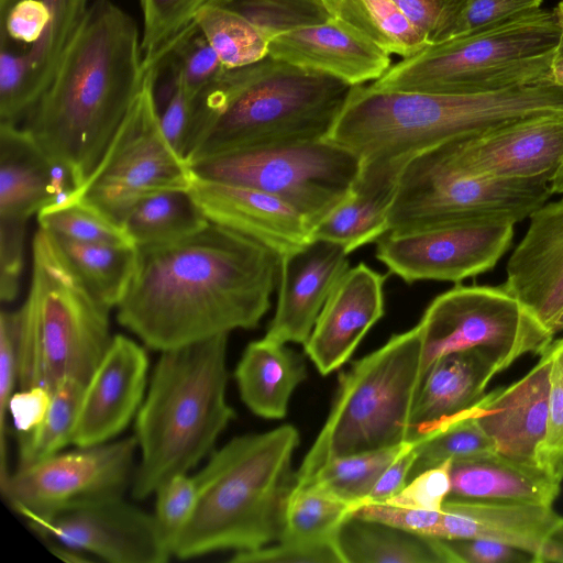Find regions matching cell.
<instances>
[{
  "mask_svg": "<svg viewBox=\"0 0 563 563\" xmlns=\"http://www.w3.org/2000/svg\"><path fill=\"white\" fill-rule=\"evenodd\" d=\"M277 275L274 251L210 222L185 239L137 247L118 321L159 352L254 329L271 307Z\"/></svg>",
  "mask_w": 563,
  "mask_h": 563,
  "instance_id": "obj_1",
  "label": "cell"
},
{
  "mask_svg": "<svg viewBox=\"0 0 563 563\" xmlns=\"http://www.w3.org/2000/svg\"><path fill=\"white\" fill-rule=\"evenodd\" d=\"M145 78L135 21L111 0H93L23 129L66 167L76 190L91 175Z\"/></svg>",
  "mask_w": 563,
  "mask_h": 563,
  "instance_id": "obj_2",
  "label": "cell"
},
{
  "mask_svg": "<svg viewBox=\"0 0 563 563\" xmlns=\"http://www.w3.org/2000/svg\"><path fill=\"white\" fill-rule=\"evenodd\" d=\"M545 115H563V86L552 80L464 95L356 85L328 139L362 167L402 169L426 151Z\"/></svg>",
  "mask_w": 563,
  "mask_h": 563,
  "instance_id": "obj_3",
  "label": "cell"
},
{
  "mask_svg": "<svg viewBox=\"0 0 563 563\" xmlns=\"http://www.w3.org/2000/svg\"><path fill=\"white\" fill-rule=\"evenodd\" d=\"M352 88L269 55L224 69L192 98L186 161L328 139Z\"/></svg>",
  "mask_w": 563,
  "mask_h": 563,
  "instance_id": "obj_4",
  "label": "cell"
},
{
  "mask_svg": "<svg viewBox=\"0 0 563 563\" xmlns=\"http://www.w3.org/2000/svg\"><path fill=\"white\" fill-rule=\"evenodd\" d=\"M299 442L298 430L283 424L236 437L216 451L196 474L197 500L173 556L187 560L278 542L297 486L292 456Z\"/></svg>",
  "mask_w": 563,
  "mask_h": 563,
  "instance_id": "obj_5",
  "label": "cell"
},
{
  "mask_svg": "<svg viewBox=\"0 0 563 563\" xmlns=\"http://www.w3.org/2000/svg\"><path fill=\"white\" fill-rule=\"evenodd\" d=\"M227 346L228 334H219L161 352L136 413L135 499L196 466L234 417L225 398Z\"/></svg>",
  "mask_w": 563,
  "mask_h": 563,
  "instance_id": "obj_6",
  "label": "cell"
},
{
  "mask_svg": "<svg viewBox=\"0 0 563 563\" xmlns=\"http://www.w3.org/2000/svg\"><path fill=\"white\" fill-rule=\"evenodd\" d=\"M109 310L82 286L48 233L36 232L32 276L18 319V384L53 391L66 380L87 385L112 338Z\"/></svg>",
  "mask_w": 563,
  "mask_h": 563,
  "instance_id": "obj_7",
  "label": "cell"
},
{
  "mask_svg": "<svg viewBox=\"0 0 563 563\" xmlns=\"http://www.w3.org/2000/svg\"><path fill=\"white\" fill-rule=\"evenodd\" d=\"M562 26L555 10L537 9L473 34L426 46L371 86L376 89L464 95L551 79Z\"/></svg>",
  "mask_w": 563,
  "mask_h": 563,
  "instance_id": "obj_8",
  "label": "cell"
},
{
  "mask_svg": "<svg viewBox=\"0 0 563 563\" xmlns=\"http://www.w3.org/2000/svg\"><path fill=\"white\" fill-rule=\"evenodd\" d=\"M419 324L393 335L340 377L331 411L297 470L306 485L330 460L408 442L411 412L422 386Z\"/></svg>",
  "mask_w": 563,
  "mask_h": 563,
  "instance_id": "obj_9",
  "label": "cell"
},
{
  "mask_svg": "<svg viewBox=\"0 0 563 563\" xmlns=\"http://www.w3.org/2000/svg\"><path fill=\"white\" fill-rule=\"evenodd\" d=\"M196 177L271 194L297 210L310 229L346 198L362 162L329 140L245 148L190 165Z\"/></svg>",
  "mask_w": 563,
  "mask_h": 563,
  "instance_id": "obj_10",
  "label": "cell"
},
{
  "mask_svg": "<svg viewBox=\"0 0 563 563\" xmlns=\"http://www.w3.org/2000/svg\"><path fill=\"white\" fill-rule=\"evenodd\" d=\"M552 195L550 181L473 177L448 167L434 148L404 166L388 213V232L507 221L531 216Z\"/></svg>",
  "mask_w": 563,
  "mask_h": 563,
  "instance_id": "obj_11",
  "label": "cell"
},
{
  "mask_svg": "<svg viewBox=\"0 0 563 563\" xmlns=\"http://www.w3.org/2000/svg\"><path fill=\"white\" fill-rule=\"evenodd\" d=\"M190 165L166 140L145 78L126 117L87 180L69 199L80 200L122 224L143 199L166 190H189Z\"/></svg>",
  "mask_w": 563,
  "mask_h": 563,
  "instance_id": "obj_12",
  "label": "cell"
},
{
  "mask_svg": "<svg viewBox=\"0 0 563 563\" xmlns=\"http://www.w3.org/2000/svg\"><path fill=\"white\" fill-rule=\"evenodd\" d=\"M421 376L441 356L483 349L507 368L519 357L541 354L553 334L504 286H456L435 297L418 323Z\"/></svg>",
  "mask_w": 563,
  "mask_h": 563,
  "instance_id": "obj_13",
  "label": "cell"
},
{
  "mask_svg": "<svg viewBox=\"0 0 563 563\" xmlns=\"http://www.w3.org/2000/svg\"><path fill=\"white\" fill-rule=\"evenodd\" d=\"M91 0H0V122L25 118L53 79Z\"/></svg>",
  "mask_w": 563,
  "mask_h": 563,
  "instance_id": "obj_14",
  "label": "cell"
},
{
  "mask_svg": "<svg viewBox=\"0 0 563 563\" xmlns=\"http://www.w3.org/2000/svg\"><path fill=\"white\" fill-rule=\"evenodd\" d=\"M137 449L134 435L59 452L16 467L0 492L26 520L120 498L131 487Z\"/></svg>",
  "mask_w": 563,
  "mask_h": 563,
  "instance_id": "obj_15",
  "label": "cell"
},
{
  "mask_svg": "<svg viewBox=\"0 0 563 563\" xmlns=\"http://www.w3.org/2000/svg\"><path fill=\"white\" fill-rule=\"evenodd\" d=\"M514 225L478 221L387 232L377 240L375 255L390 274L408 284L459 283L495 267L511 244Z\"/></svg>",
  "mask_w": 563,
  "mask_h": 563,
  "instance_id": "obj_16",
  "label": "cell"
},
{
  "mask_svg": "<svg viewBox=\"0 0 563 563\" xmlns=\"http://www.w3.org/2000/svg\"><path fill=\"white\" fill-rule=\"evenodd\" d=\"M434 150L448 167L463 175L551 181L563 163V115L519 121Z\"/></svg>",
  "mask_w": 563,
  "mask_h": 563,
  "instance_id": "obj_17",
  "label": "cell"
},
{
  "mask_svg": "<svg viewBox=\"0 0 563 563\" xmlns=\"http://www.w3.org/2000/svg\"><path fill=\"white\" fill-rule=\"evenodd\" d=\"M27 521L41 536L111 563H164L172 556L154 515L123 497Z\"/></svg>",
  "mask_w": 563,
  "mask_h": 563,
  "instance_id": "obj_18",
  "label": "cell"
},
{
  "mask_svg": "<svg viewBox=\"0 0 563 563\" xmlns=\"http://www.w3.org/2000/svg\"><path fill=\"white\" fill-rule=\"evenodd\" d=\"M147 371L145 350L128 336H113L85 387L73 444H101L125 429L143 402Z\"/></svg>",
  "mask_w": 563,
  "mask_h": 563,
  "instance_id": "obj_19",
  "label": "cell"
},
{
  "mask_svg": "<svg viewBox=\"0 0 563 563\" xmlns=\"http://www.w3.org/2000/svg\"><path fill=\"white\" fill-rule=\"evenodd\" d=\"M551 366L550 344L523 377L485 394L473 407L476 421L496 452L531 467H540L539 455L547 434Z\"/></svg>",
  "mask_w": 563,
  "mask_h": 563,
  "instance_id": "obj_20",
  "label": "cell"
},
{
  "mask_svg": "<svg viewBox=\"0 0 563 563\" xmlns=\"http://www.w3.org/2000/svg\"><path fill=\"white\" fill-rule=\"evenodd\" d=\"M349 265L344 247L324 240H310L279 256L277 306L265 336L285 344H305Z\"/></svg>",
  "mask_w": 563,
  "mask_h": 563,
  "instance_id": "obj_21",
  "label": "cell"
},
{
  "mask_svg": "<svg viewBox=\"0 0 563 563\" xmlns=\"http://www.w3.org/2000/svg\"><path fill=\"white\" fill-rule=\"evenodd\" d=\"M386 276L360 263L339 279L303 344L320 374H331L345 364L384 316Z\"/></svg>",
  "mask_w": 563,
  "mask_h": 563,
  "instance_id": "obj_22",
  "label": "cell"
},
{
  "mask_svg": "<svg viewBox=\"0 0 563 563\" xmlns=\"http://www.w3.org/2000/svg\"><path fill=\"white\" fill-rule=\"evenodd\" d=\"M75 190L69 170L51 161L23 128L0 122V230L26 232L34 213Z\"/></svg>",
  "mask_w": 563,
  "mask_h": 563,
  "instance_id": "obj_23",
  "label": "cell"
},
{
  "mask_svg": "<svg viewBox=\"0 0 563 563\" xmlns=\"http://www.w3.org/2000/svg\"><path fill=\"white\" fill-rule=\"evenodd\" d=\"M189 192L210 222L244 234L278 256L311 240L306 219L265 191L194 175Z\"/></svg>",
  "mask_w": 563,
  "mask_h": 563,
  "instance_id": "obj_24",
  "label": "cell"
},
{
  "mask_svg": "<svg viewBox=\"0 0 563 563\" xmlns=\"http://www.w3.org/2000/svg\"><path fill=\"white\" fill-rule=\"evenodd\" d=\"M529 218L503 286L551 332L563 310V198L544 203Z\"/></svg>",
  "mask_w": 563,
  "mask_h": 563,
  "instance_id": "obj_25",
  "label": "cell"
},
{
  "mask_svg": "<svg viewBox=\"0 0 563 563\" xmlns=\"http://www.w3.org/2000/svg\"><path fill=\"white\" fill-rule=\"evenodd\" d=\"M268 55L352 86L375 81L391 66L387 52L334 16L274 36L268 42Z\"/></svg>",
  "mask_w": 563,
  "mask_h": 563,
  "instance_id": "obj_26",
  "label": "cell"
},
{
  "mask_svg": "<svg viewBox=\"0 0 563 563\" xmlns=\"http://www.w3.org/2000/svg\"><path fill=\"white\" fill-rule=\"evenodd\" d=\"M504 369L500 361L483 349L439 357L429 368L415 402L408 442H418L473 408L490 379Z\"/></svg>",
  "mask_w": 563,
  "mask_h": 563,
  "instance_id": "obj_27",
  "label": "cell"
},
{
  "mask_svg": "<svg viewBox=\"0 0 563 563\" xmlns=\"http://www.w3.org/2000/svg\"><path fill=\"white\" fill-rule=\"evenodd\" d=\"M563 517L552 505L448 498L437 538L486 539L532 553Z\"/></svg>",
  "mask_w": 563,
  "mask_h": 563,
  "instance_id": "obj_28",
  "label": "cell"
},
{
  "mask_svg": "<svg viewBox=\"0 0 563 563\" xmlns=\"http://www.w3.org/2000/svg\"><path fill=\"white\" fill-rule=\"evenodd\" d=\"M401 170L361 167L352 191L311 230V240L336 243L350 254L389 231L388 213Z\"/></svg>",
  "mask_w": 563,
  "mask_h": 563,
  "instance_id": "obj_29",
  "label": "cell"
},
{
  "mask_svg": "<svg viewBox=\"0 0 563 563\" xmlns=\"http://www.w3.org/2000/svg\"><path fill=\"white\" fill-rule=\"evenodd\" d=\"M560 484L540 467L494 452L452 462L448 498L552 505Z\"/></svg>",
  "mask_w": 563,
  "mask_h": 563,
  "instance_id": "obj_30",
  "label": "cell"
},
{
  "mask_svg": "<svg viewBox=\"0 0 563 563\" xmlns=\"http://www.w3.org/2000/svg\"><path fill=\"white\" fill-rule=\"evenodd\" d=\"M234 375L241 399L254 415L282 419L294 390L307 378V366L302 355L264 336L246 346Z\"/></svg>",
  "mask_w": 563,
  "mask_h": 563,
  "instance_id": "obj_31",
  "label": "cell"
},
{
  "mask_svg": "<svg viewBox=\"0 0 563 563\" xmlns=\"http://www.w3.org/2000/svg\"><path fill=\"white\" fill-rule=\"evenodd\" d=\"M344 563H454L443 539L350 515L336 533Z\"/></svg>",
  "mask_w": 563,
  "mask_h": 563,
  "instance_id": "obj_32",
  "label": "cell"
},
{
  "mask_svg": "<svg viewBox=\"0 0 563 563\" xmlns=\"http://www.w3.org/2000/svg\"><path fill=\"white\" fill-rule=\"evenodd\" d=\"M48 235L65 264L92 297L108 309L118 307L132 282L137 247L82 243Z\"/></svg>",
  "mask_w": 563,
  "mask_h": 563,
  "instance_id": "obj_33",
  "label": "cell"
},
{
  "mask_svg": "<svg viewBox=\"0 0 563 563\" xmlns=\"http://www.w3.org/2000/svg\"><path fill=\"white\" fill-rule=\"evenodd\" d=\"M209 223L189 190H166L135 205L122 225L134 245L143 247L185 239Z\"/></svg>",
  "mask_w": 563,
  "mask_h": 563,
  "instance_id": "obj_34",
  "label": "cell"
},
{
  "mask_svg": "<svg viewBox=\"0 0 563 563\" xmlns=\"http://www.w3.org/2000/svg\"><path fill=\"white\" fill-rule=\"evenodd\" d=\"M334 18L349 23L389 55L402 58L421 52L428 42L394 0H323Z\"/></svg>",
  "mask_w": 563,
  "mask_h": 563,
  "instance_id": "obj_35",
  "label": "cell"
},
{
  "mask_svg": "<svg viewBox=\"0 0 563 563\" xmlns=\"http://www.w3.org/2000/svg\"><path fill=\"white\" fill-rule=\"evenodd\" d=\"M144 67L177 78L191 98L225 69L196 21L145 59Z\"/></svg>",
  "mask_w": 563,
  "mask_h": 563,
  "instance_id": "obj_36",
  "label": "cell"
},
{
  "mask_svg": "<svg viewBox=\"0 0 563 563\" xmlns=\"http://www.w3.org/2000/svg\"><path fill=\"white\" fill-rule=\"evenodd\" d=\"M86 384L66 380L52 391L43 421L26 433H18V467L29 466L73 444V434Z\"/></svg>",
  "mask_w": 563,
  "mask_h": 563,
  "instance_id": "obj_37",
  "label": "cell"
},
{
  "mask_svg": "<svg viewBox=\"0 0 563 563\" xmlns=\"http://www.w3.org/2000/svg\"><path fill=\"white\" fill-rule=\"evenodd\" d=\"M412 444L406 442L387 449L330 460L316 472L307 484L321 487L331 495L351 504L355 510L367 498L389 464Z\"/></svg>",
  "mask_w": 563,
  "mask_h": 563,
  "instance_id": "obj_38",
  "label": "cell"
},
{
  "mask_svg": "<svg viewBox=\"0 0 563 563\" xmlns=\"http://www.w3.org/2000/svg\"><path fill=\"white\" fill-rule=\"evenodd\" d=\"M195 21L225 69L244 67L268 55V38L231 10L207 4Z\"/></svg>",
  "mask_w": 563,
  "mask_h": 563,
  "instance_id": "obj_39",
  "label": "cell"
},
{
  "mask_svg": "<svg viewBox=\"0 0 563 563\" xmlns=\"http://www.w3.org/2000/svg\"><path fill=\"white\" fill-rule=\"evenodd\" d=\"M353 511L351 504L314 484L296 487L288 503L280 540H334L341 525Z\"/></svg>",
  "mask_w": 563,
  "mask_h": 563,
  "instance_id": "obj_40",
  "label": "cell"
},
{
  "mask_svg": "<svg viewBox=\"0 0 563 563\" xmlns=\"http://www.w3.org/2000/svg\"><path fill=\"white\" fill-rule=\"evenodd\" d=\"M413 451L416 459L409 479L446 461L472 459L494 453L496 449L471 408L413 443Z\"/></svg>",
  "mask_w": 563,
  "mask_h": 563,
  "instance_id": "obj_41",
  "label": "cell"
},
{
  "mask_svg": "<svg viewBox=\"0 0 563 563\" xmlns=\"http://www.w3.org/2000/svg\"><path fill=\"white\" fill-rule=\"evenodd\" d=\"M37 221L46 232L73 241L135 246L122 224L80 200L45 207L37 213Z\"/></svg>",
  "mask_w": 563,
  "mask_h": 563,
  "instance_id": "obj_42",
  "label": "cell"
},
{
  "mask_svg": "<svg viewBox=\"0 0 563 563\" xmlns=\"http://www.w3.org/2000/svg\"><path fill=\"white\" fill-rule=\"evenodd\" d=\"M258 27L269 40L294 29L319 24L332 15L323 0H210Z\"/></svg>",
  "mask_w": 563,
  "mask_h": 563,
  "instance_id": "obj_43",
  "label": "cell"
},
{
  "mask_svg": "<svg viewBox=\"0 0 563 563\" xmlns=\"http://www.w3.org/2000/svg\"><path fill=\"white\" fill-rule=\"evenodd\" d=\"M210 0H140L143 14L141 48L144 60L192 23Z\"/></svg>",
  "mask_w": 563,
  "mask_h": 563,
  "instance_id": "obj_44",
  "label": "cell"
},
{
  "mask_svg": "<svg viewBox=\"0 0 563 563\" xmlns=\"http://www.w3.org/2000/svg\"><path fill=\"white\" fill-rule=\"evenodd\" d=\"M154 519L159 534L173 555L175 543L187 523L198 496V482L187 473L165 481L156 490Z\"/></svg>",
  "mask_w": 563,
  "mask_h": 563,
  "instance_id": "obj_45",
  "label": "cell"
},
{
  "mask_svg": "<svg viewBox=\"0 0 563 563\" xmlns=\"http://www.w3.org/2000/svg\"><path fill=\"white\" fill-rule=\"evenodd\" d=\"M549 415L539 466L556 482L563 479V338L552 341Z\"/></svg>",
  "mask_w": 563,
  "mask_h": 563,
  "instance_id": "obj_46",
  "label": "cell"
},
{
  "mask_svg": "<svg viewBox=\"0 0 563 563\" xmlns=\"http://www.w3.org/2000/svg\"><path fill=\"white\" fill-rule=\"evenodd\" d=\"M16 311L0 314V486L10 476L7 450V417L9 402L18 383Z\"/></svg>",
  "mask_w": 563,
  "mask_h": 563,
  "instance_id": "obj_47",
  "label": "cell"
},
{
  "mask_svg": "<svg viewBox=\"0 0 563 563\" xmlns=\"http://www.w3.org/2000/svg\"><path fill=\"white\" fill-rule=\"evenodd\" d=\"M233 563H344L336 539L287 541L250 551L234 552Z\"/></svg>",
  "mask_w": 563,
  "mask_h": 563,
  "instance_id": "obj_48",
  "label": "cell"
},
{
  "mask_svg": "<svg viewBox=\"0 0 563 563\" xmlns=\"http://www.w3.org/2000/svg\"><path fill=\"white\" fill-rule=\"evenodd\" d=\"M429 45L446 41L467 0H394Z\"/></svg>",
  "mask_w": 563,
  "mask_h": 563,
  "instance_id": "obj_49",
  "label": "cell"
},
{
  "mask_svg": "<svg viewBox=\"0 0 563 563\" xmlns=\"http://www.w3.org/2000/svg\"><path fill=\"white\" fill-rule=\"evenodd\" d=\"M542 1L543 0H467L448 40L473 34L511 18L537 10L540 8Z\"/></svg>",
  "mask_w": 563,
  "mask_h": 563,
  "instance_id": "obj_50",
  "label": "cell"
},
{
  "mask_svg": "<svg viewBox=\"0 0 563 563\" xmlns=\"http://www.w3.org/2000/svg\"><path fill=\"white\" fill-rule=\"evenodd\" d=\"M452 461L427 470L409 479V483L388 504L423 510L440 511L451 492Z\"/></svg>",
  "mask_w": 563,
  "mask_h": 563,
  "instance_id": "obj_51",
  "label": "cell"
},
{
  "mask_svg": "<svg viewBox=\"0 0 563 563\" xmlns=\"http://www.w3.org/2000/svg\"><path fill=\"white\" fill-rule=\"evenodd\" d=\"M353 515L421 536L437 538L442 510H423L388 503H365L360 505Z\"/></svg>",
  "mask_w": 563,
  "mask_h": 563,
  "instance_id": "obj_52",
  "label": "cell"
},
{
  "mask_svg": "<svg viewBox=\"0 0 563 563\" xmlns=\"http://www.w3.org/2000/svg\"><path fill=\"white\" fill-rule=\"evenodd\" d=\"M454 563H523L534 555L522 549L486 539H443Z\"/></svg>",
  "mask_w": 563,
  "mask_h": 563,
  "instance_id": "obj_53",
  "label": "cell"
},
{
  "mask_svg": "<svg viewBox=\"0 0 563 563\" xmlns=\"http://www.w3.org/2000/svg\"><path fill=\"white\" fill-rule=\"evenodd\" d=\"M157 107L162 131L173 148L186 161L191 121L192 98L181 85Z\"/></svg>",
  "mask_w": 563,
  "mask_h": 563,
  "instance_id": "obj_54",
  "label": "cell"
},
{
  "mask_svg": "<svg viewBox=\"0 0 563 563\" xmlns=\"http://www.w3.org/2000/svg\"><path fill=\"white\" fill-rule=\"evenodd\" d=\"M52 391L43 387L20 388L13 393L9 412L16 433H26L36 428L49 408Z\"/></svg>",
  "mask_w": 563,
  "mask_h": 563,
  "instance_id": "obj_55",
  "label": "cell"
},
{
  "mask_svg": "<svg viewBox=\"0 0 563 563\" xmlns=\"http://www.w3.org/2000/svg\"><path fill=\"white\" fill-rule=\"evenodd\" d=\"M415 459L412 444L383 472L374 488L362 504L384 503L399 494L408 483Z\"/></svg>",
  "mask_w": 563,
  "mask_h": 563,
  "instance_id": "obj_56",
  "label": "cell"
},
{
  "mask_svg": "<svg viewBox=\"0 0 563 563\" xmlns=\"http://www.w3.org/2000/svg\"><path fill=\"white\" fill-rule=\"evenodd\" d=\"M563 563V520L547 536L534 556V563Z\"/></svg>",
  "mask_w": 563,
  "mask_h": 563,
  "instance_id": "obj_57",
  "label": "cell"
},
{
  "mask_svg": "<svg viewBox=\"0 0 563 563\" xmlns=\"http://www.w3.org/2000/svg\"><path fill=\"white\" fill-rule=\"evenodd\" d=\"M49 551L59 560L68 563H87L91 559L87 553L62 543L49 544Z\"/></svg>",
  "mask_w": 563,
  "mask_h": 563,
  "instance_id": "obj_58",
  "label": "cell"
},
{
  "mask_svg": "<svg viewBox=\"0 0 563 563\" xmlns=\"http://www.w3.org/2000/svg\"><path fill=\"white\" fill-rule=\"evenodd\" d=\"M561 26L562 33L551 63V79L559 86H563V23Z\"/></svg>",
  "mask_w": 563,
  "mask_h": 563,
  "instance_id": "obj_59",
  "label": "cell"
},
{
  "mask_svg": "<svg viewBox=\"0 0 563 563\" xmlns=\"http://www.w3.org/2000/svg\"><path fill=\"white\" fill-rule=\"evenodd\" d=\"M552 194H563V163L550 181Z\"/></svg>",
  "mask_w": 563,
  "mask_h": 563,
  "instance_id": "obj_60",
  "label": "cell"
},
{
  "mask_svg": "<svg viewBox=\"0 0 563 563\" xmlns=\"http://www.w3.org/2000/svg\"><path fill=\"white\" fill-rule=\"evenodd\" d=\"M560 331H563V310L560 312L551 328V332L553 335Z\"/></svg>",
  "mask_w": 563,
  "mask_h": 563,
  "instance_id": "obj_61",
  "label": "cell"
},
{
  "mask_svg": "<svg viewBox=\"0 0 563 563\" xmlns=\"http://www.w3.org/2000/svg\"><path fill=\"white\" fill-rule=\"evenodd\" d=\"M554 10H555V12L558 14L559 21L561 23H563V0H561L559 2V4L556 5V8Z\"/></svg>",
  "mask_w": 563,
  "mask_h": 563,
  "instance_id": "obj_62",
  "label": "cell"
}]
</instances>
